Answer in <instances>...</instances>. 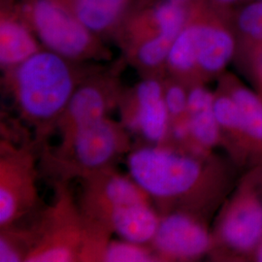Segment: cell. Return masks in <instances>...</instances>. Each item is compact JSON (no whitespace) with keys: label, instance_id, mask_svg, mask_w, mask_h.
Returning <instances> with one entry per match:
<instances>
[{"label":"cell","instance_id":"cell-18","mask_svg":"<svg viewBox=\"0 0 262 262\" xmlns=\"http://www.w3.org/2000/svg\"><path fill=\"white\" fill-rule=\"evenodd\" d=\"M132 4L133 0H68L66 8L106 42L112 41Z\"/></svg>","mask_w":262,"mask_h":262},{"label":"cell","instance_id":"cell-13","mask_svg":"<svg viewBox=\"0 0 262 262\" xmlns=\"http://www.w3.org/2000/svg\"><path fill=\"white\" fill-rule=\"evenodd\" d=\"M206 219L188 212L160 215L150 246L159 261H194L209 256L213 247L212 230Z\"/></svg>","mask_w":262,"mask_h":262},{"label":"cell","instance_id":"cell-16","mask_svg":"<svg viewBox=\"0 0 262 262\" xmlns=\"http://www.w3.org/2000/svg\"><path fill=\"white\" fill-rule=\"evenodd\" d=\"M214 112L222 134L223 147L236 166L253 165L252 154L239 108L230 95L216 86Z\"/></svg>","mask_w":262,"mask_h":262},{"label":"cell","instance_id":"cell-24","mask_svg":"<svg viewBox=\"0 0 262 262\" xmlns=\"http://www.w3.org/2000/svg\"><path fill=\"white\" fill-rule=\"evenodd\" d=\"M219 9L224 10L225 12L232 13L239 6L243 5L250 0H208Z\"/></svg>","mask_w":262,"mask_h":262},{"label":"cell","instance_id":"cell-15","mask_svg":"<svg viewBox=\"0 0 262 262\" xmlns=\"http://www.w3.org/2000/svg\"><path fill=\"white\" fill-rule=\"evenodd\" d=\"M215 93L206 84H195L188 89L187 121L190 150L213 152L223 147L222 134L214 112Z\"/></svg>","mask_w":262,"mask_h":262},{"label":"cell","instance_id":"cell-3","mask_svg":"<svg viewBox=\"0 0 262 262\" xmlns=\"http://www.w3.org/2000/svg\"><path fill=\"white\" fill-rule=\"evenodd\" d=\"M55 197L43 206L26 228V262L102 261L112 235L88 219L66 184L55 186Z\"/></svg>","mask_w":262,"mask_h":262},{"label":"cell","instance_id":"cell-19","mask_svg":"<svg viewBox=\"0 0 262 262\" xmlns=\"http://www.w3.org/2000/svg\"><path fill=\"white\" fill-rule=\"evenodd\" d=\"M236 56L245 67L262 50V0H250L232 12Z\"/></svg>","mask_w":262,"mask_h":262},{"label":"cell","instance_id":"cell-7","mask_svg":"<svg viewBox=\"0 0 262 262\" xmlns=\"http://www.w3.org/2000/svg\"><path fill=\"white\" fill-rule=\"evenodd\" d=\"M131 149L130 133L121 121L108 117L59 138L55 147H45L39 154V169L55 186L67 185L112 168Z\"/></svg>","mask_w":262,"mask_h":262},{"label":"cell","instance_id":"cell-23","mask_svg":"<svg viewBox=\"0 0 262 262\" xmlns=\"http://www.w3.org/2000/svg\"><path fill=\"white\" fill-rule=\"evenodd\" d=\"M244 68L252 77L256 92L262 97V50L255 54Z\"/></svg>","mask_w":262,"mask_h":262},{"label":"cell","instance_id":"cell-22","mask_svg":"<svg viewBox=\"0 0 262 262\" xmlns=\"http://www.w3.org/2000/svg\"><path fill=\"white\" fill-rule=\"evenodd\" d=\"M163 96L170 117V123L187 117L188 86L175 78H163Z\"/></svg>","mask_w":262,"mask_h":262},{"label":"cell","instance_id":"cell-2","mask_svg":"<svg viewBox=\"0 0 262 262\" xmlns=\"http://www.w3.org/2000/svg\"><path fill=\"white\" fill-rule=\"evenodd\" d=\"M101 66L72 60L43 48L19 66L2 71V88L19 120L32 131L39 154L56 134L57 122L79 84Z\"/></svg>","mask_w":262,"mask_h":262},{"label":"cell","instance_id":"cell-6","mask_svg":"<svg viewBox=\"0 0 262 262\" xmlns=\"http://www.w3.org/2000/svg\"><path fill=\"white\" fill-rule=\"evenodd\" d=\"M188 6L171 0L133 1L112 41L142 78L166 75L169 52L186 23Z\"/></svg>","mask_w":262,"mask_h":262},{"label":"cell","instance_id":"cell-10","mask_svg":"<svg viewBox=\"0 0 262 262\" xmlns=\"http://www.w3.org/2000/svg\"><path fill=\"white\" fill-rule=\"evenodd\" d=\"M39 152L33 142H0V229L21 225L42 208L38 192Z\"/></svg>","mask_w":262,"mask_h":262},{"label":"cell","instance_id":"cell-5","mask_svg":"<svg viewBox=\"0 0 262 262\" xmlns=\"http://www.w3.org/2000/svg\"><path fill=\"white\" fill-rule=\"evenodd\" d=\"M80 181L76 199L88 219L122 240L150 245L160 215L150 196L130 176L112 167Z\"/></svg>","mask_w":262,"mask_h":262},{"label":"cell","instance_id":"cell-4","mask_svg":"<svg viewBox=\"0 0 262 262\" xmlns=\"http://www.w3.org/2000/svg\"><path fill=\"white\" fill-rule=\"evenodd\" d=\"M232 13L194 0L166 61V75L187 86L219 79L236 56Z\"/></svg>","mask_w":262,"mask_h":262},{"label":"cell","instance_id":"cell-14","mask_svg":"<svg viewBox=\"0 0 262 262\" xmlns=\"http://www.w3.org/2000/svg\"><path fill=\"white\" fill-rule=\"evenodd\" d=\"M37 37L20 15L15 0H0V68L19 66L42 50Z\"/></svg>","mask_w":262,"mask_h":262},{"label":"cell","instance_id":"cell-26","mask_svg":"<svg viewBox=\"0 0 262 262\" xmlns=\"http://www.w3.org/2000/svg\"><path fill=\"white\" fill-rule=\"evenodd\" d=\"M171 1H174V2H178V3H183V4H187L189 5L191 2H193L194 0H171Z\"/></svg>","mask_w":262,"mask_h":262},{"label":"cell","instance_id":"cell-20","mask_svg":"<svg viewBox=\"0 0 262 262\" xmlns=\"http://www.w3.org/2000/svg\"><path fill=\"white\" fill-rule=\"evenodd\" d=\"M159 261L149 245L125 240H110L104 251L102 262Z\"/></svg>","mask_w":262,"mask_h":262},{"label":"cell","instance_id":"cell-21","mask_svg":"<svg viewBox=\"0 0 262 262\" xmlns=\"http://www.w3.org/2000/svg\"><path fill=\"white\" fill-rule=\"evenodd\" d=\"M28 253V235L24 226L0 229V262H26Z\"/></svg>","mask_w":262,"mask_h":262},{"label":"cell","instance_id":"cell-1","mask_svg":"<svg viewBox=\"0 0 262 262\" xmlns=\"http://www.w3.org/2000/svg\"><path fill=\"white\" fill-rule=\"evenodd\" d=\"M126 165L160 215L182 211L208 220L232 187V167L214 152L142 144Z\"/></svg>","mask_w":262,"mask_h":262},{"label":"cell","instance_id":"cell-17","mask_svg":"<svg viewBox=\"0 0 262 262\" xmlns=\"http://www.w3.org/2000/svg\"><path fill=\"white\" fill-rule=\"evenodd\" d=\"M217 86L237 104L243 121L253 165L262 163V97L231 73L225 72L217 79ZM252 165V166H253Z\"/></svg>","mask_w":262,"mask_h":262},{"label":"cell","instance_id":"cell-25","mask_svg":"<svg viewBox=\"0 0 262 262\" xmlns=\"http://www.w3.org/2000/svg\"><path fill=\"white\" fill-rule=\"evenodd\" d=\"M251 261L262 262V242L260 243V245L257 247L256 251L253 253Z\"/></svg>","mask_w":262,"mask_h":262},{"label":"cell","instance_id":"cell-11","mask_svg":"<svg viewBox=\"0 0 262 262\" xmlns=\"http://www.w3.org/2000/svg\"><path fill=\"white\" fill-rule=\"evenodd\" d=\"M125 63L122 58L114 66H101L79 84L57 122L59 138L110 117L119 108L125 89L121 78Z\"/></svg>","mask_w":262,"mask_h":262},{"label":"cell","instance_id":"cell-27","mask_svg":"<svg viewBox=\"0 0 262 262\" xmlns=\"http://www.w3.org/2000/svg\"><path fill=\"white\" fill-rule=\"evenodd\" d=\"M55 1L58 2V3H60V4H61V5H63L64 7H66L67 2H68V0H55Z\"/></svg>","mask_w":262,"mask_h":262},{"label":"cell","instance_id":"cell-9","mask_svg":"<svg viewBox=\"0 0 262 262\" xmlns=\"http://www.w3.org/2000/svg\"><path fill=\"white\" fill-rule=\"evenodd\" d=\"M20 15L42 47L81 62H107L112 52L103 39L94 34L55 0H15Z\"/></svg>","mask_w":262,"mask_h":262},{"label":"cell","instance_id":"cell-12","mask_svg":"<svg viewBox=\"0 0 262 262\" xmlns=\"http://www.w3.org/2000/svg\"><path fill=\"white\" fill-rule=\"evenodd\" d=\"M163 78H142L125 88L118 108L123 126L144 145H165L168 140L170 117L163 96Z\"/></svg>","mask_w":262,"mask_h":262},{"label":"cell","instance_id":"cell-8","mask_svg":"<svg viewBox=\"0 0 262 262\" xmlns=\"http://www.w3.org/2000/svg\"><path fill=\"white\" fill-rule=\"evenodd\" d=\"M216 261H251L262 242V163L247 168L225 198L212 229Z\"/></svg>","mask_w":262,"mask_h":262}]
</instances>
